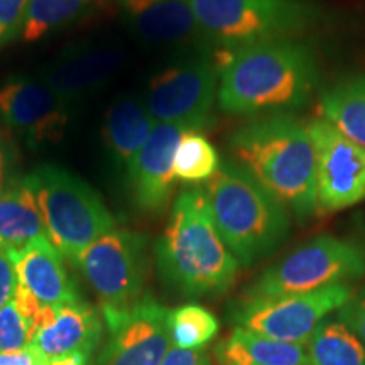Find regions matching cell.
<instances>
[{
    "label": "cell",
    "mask_w": 365,
    "mask_h": 365,
    "mask_svg": "<svg viewBox=\"0 0 365 365\" xmlns=\"http://www.w3.org/2000/svg\"><path fill=\"white\" fill-rule=\"evenodd\" d=\"M319 81L308 44L277 39L227 53L217 103L232 115H271L303 108Z\"/></svg>",
    "instance_id": "cell-1"
},
{
    "label": "cell",
    "mask_w": 365,
    "mask_h": 365,
    "mask_svg": "<svg viewBox=\"0 0 365 365\" xmlns=\"http://www.w3.org/2000/svg\"><path fill=\"white\" fill-rule=\"evenodd\" d=\"M228 144L234 161L299 220L317 212V156L308 124L287 113L262 115L240 125Z\"/></svg>",
    "instance_id": "cell-2"
},
{
    "label": "cell",
    "mask_w": 365,
    "mask_h": 365,
    "mask_svg": "<svg viewBox=\"0 0 365 365\" xmlns=\"http://www.w3.org/2000/svg\"><path fill=\"white\" fill-rule=\"evenodd\" d=\"M163 281L185 296H220L234 284L240 264L218 234L205 190H185L173 205L156 245Z\"/></svg>",
    "instance_id": "cell-3"
},
{
    "label": "cell",
    "mask_w": 365,
    "mask_h": 365,
    "mask_svg": "<svg viewBox=\"0 0 365 365\" xmlns=\"http://www.w3.org/2000/svg\"><path fill=\"white\" fill-rule=\"evenodd\" d=\"M205 195L218 234L240 266L262 261L289 235V210L235 161L222 163Z\"/></svg>",
    "instance_id": "cell-4"
},
{
    "label": "cell",
    "mask_w": 365,
    "mask_h": 365,
    "mask_svg": "<svg viewBox=\"0 0 365 365\" xmlns=\"http://www.w3.org/2000/svg\"><path fill=\"white\" fill-rule=\"evenodd\" d=\"M46 234L63 257L76 255L115 228V218L88 182L53 164L27 175Z\"/></svg>",
    "instance_id": "cell-5"
},
{
    "label": "cell",
    "mask_w": 365,
    "mask_h": 365,
    "mask_svg": "<svg viewBox=\"0 0 365 365\" xmlns=\"http://www.w3.org/2000/svg\"><path fill=\"white\" fill-rule=\"evenodd\" d=\"M198 33L227 53L277 39H294L318 21L299 0H188Z\"/></svg>",
    "instance_id": "cell-6"
},
{
    "label": "cell",
    "mask_w": 365,
    "mask_h": 365,
    "mask_svg": "<svg viewBox=\"0 0 365 365\" xmlns=\"http://www.w3.org/2000/svg\"><path fill=\"white\" fill-rule=\"evenodd\" d=\"M365 276V249L359 242L319 235L267 267L245 293V299L304 294Z\"/></svg>",
    "instance_id": "cell-7"
},
{
    "label": "cell",
    "mask_w": 365,
    "mask_h": 365,
    "mask_svg": "<svg viewBox=\"0 0 365 365\" xmlns=\"http://www.w3.org/2000/svg\"><path fill=\"white\" fill-rule=\"evenodd\" d=\"M100 301L103 318L129 312L144 296L148 239L113 228L73 259Z\"/></svg>",
    "instance_id": "cell-8"
},
{
    "label": "cell",
    "mask_w": 365,
    "mask_h": 365,
    "mask_svg": "<svg viewBox=\"0 0 365 365\" xmlns=\"http://www.w3.org/2000/svg\"><path fill=\"white\" fill-rule=\"evenodd\" d=\"M220 65L205 58L168 66L148 85L145 107L161 124H181L203 132L212 124Z\"/></svg>",
    "instance_id": "cell-9"
},
{
    "label": "cell",
    "mask_w": 365,
    "mask_h": 365,
    "mask_svg": "<svg viewBox=\"0 0 365 365\" xmlns=\"http://www.w3.org/2000/svg\"><path fill=\"white\" fill-rule=\"evenodd\" d=\"M352 294L349 284H336L304 294L244 299L235 312V322L237 327L266 339L304 345L319 323L339 312Z\"/></svg>",
    "instance_id": "cell-10"
},
{
    "label": "cell",
    "mask_w": 365,
    "mask_h": 365,
    "mask_svg": "<svg viewBox=\"0 0 365 365\" xmlns=\"http://www.w3.org/2000/svg\"><path fill=\"white\" fill-rule=\"evenodd\" d=\"M308 130L317 156V212H340L365 202V148L325 120H313Z\"/></svg>",
    "instance_id": "cell-11"
},
{
    "label": "cell",
    "mask_w": 365,
    "mask_h": 365,
    "mask_svg": "<svg viewBox=\"0 0 365 365\" xmlns=\"http://www.w3.org/2000/svg\"><path fill=\"white\" fill-rule=\"evenodd\" d=\"M70 100L43 78L16 76L0 88V118L27 144H56L71 120Z\"/></svg>",
    "instance_id": "cell-12"
},
{
    "label": "cell",
    "mask_w": 365,
    "mask_h": 365,
    "mask_svg": "<svg viewBox=\"0 0 365 365\" xmlns=\"http://www.w3.org/2000/svg\"><path fill=\"white\" fill-rule=\"evenodd\" d=\"M108 340L98 365H161L173 349L168 309L144 294L129 312L105 318Z\"/></svg>",
    "instance_id": "cell-13"
},
{
    "label": "cell",
    "mask_w": 365,
    "mask_h": 365,
    "mask_svg": "<svg viewBox=\"0 0 365 365\" xmlns=\"http://www.w3.org/2000/svg\"><path fill=\"white\" fill-rule=\"evenodd\" d=\"M190 127L158 122L143 149L127 166V185L135 207L149 215L166 210L175 191V153Z\"/></svg>",
    "instance_id": "cell-14"
},
{
    "label": "cell",
    "mask_w": 365,
    "mask_h": 365,
    "mask_svg": "<svg viewBox=\"0 0 365 365\" xmlns=\"http://www.w3.org/2000/svg\"><path fill=\"white\" fill-rule=\"evenodd\" d=\"M103 333L98 313L76 299L58 307H43L29 325L31 345L46 362L93 352Z\"/></svg>",
    "instance_id": "cell-15"
},
{
    "label": "cell",
    "mask_w": 365,
    "mask_h": 365,
    "mask_svg": "<svg viewBox=\"0 0 365 365\" xmlns=\"http://www.w3.org/2000/svg\"><path fill=\"white\" fill-rule=\"evenodd\" d=\"M17 282L33 293L43 307H58L81 299L75 282L68 276L63 255L51 244L48 235L27 244L26 247L9 250Z\"/></svg>",
    "instance_id": "cell-16"
},
{
    "label": "cell",
    "mask_w": 365,
    "mask_h": 365,
    "mask_svg": "<svg viewBox=\"0 0 365 365\" xmlns=\"http://www.w3.org/2000/svg\"><path fill=\"white\" fill-rule=\"evenodd\" d=\"M134 33L154 44H176L200 36L188 0H118Z\"/></svg>",
    "instance_id": "cell-17"
},
{
    "label": "cell",
    "mask_w": 365,
    "mask_h": 365,
    "mask_svg": "<svg viewBox=\"0 0 365 365\" xmlns=\"http://www.w3.org/2000/svg\"><path fill=\"white\" fill-rule=\"evenodd\" d=\"M122 65V53L113 48L70 49L41 76L59 95L73 98L98 88Z\"/></svg>",
    "instance_id": "cell-18"
},
{
    "label": "cell",
    "mask_w": 365,
    "mask_h": 365,
    "mask_svg": "<svg viewBox=\"0 0 365 365\" xmlns=\"http://www.w3.org/2000/svg\"><path fill=\"white\" fill-rule=\"evenodd\" d=\"M156 124L143 100L137 97L117 98L105 113L102 127L103 143L113 161L127 170Z\"/></svg>",
    "instance_id": "cell-19"
},
{
    "label": "cell",
    "mask_w": 365,
    "mask_h": 365,
    "mask_svg": "<svg viewBox=\"0 0 365 365\" xmlns=\"http://www.w3.org/2000/svg\"><path fill=\"white\" fill-rule=\"evenodd\" d=\"M44 235L43 217L27 178L11 180L0 190V250L22 249Z\"/></svg>",
    "instance_id": "cell-20"
},
{
    "label": "cell",
    "mask_w": 365,
    "mask_h": 365,
    "mask_svg": "<svg viewBox=\"0 0 365 365\" xmlns=\"http://www.w3.org/2000/svg\"><path fill=\"white\" fill-rule=\"evenodd\" d=\"M215 357L218 365H309L304 345L266 339L242 327L215 346Z\"/></svg>",
    "instance_id": "cell-21"
},
{
    "label": "cell",
    "mask_w": 365,
    "mask_h": 365,
    "mask_svg": "<svg viewBox=\"0 0 365 365\" xmlns=\"http://www.w3.org/2000/svg\"><path fill=\"white\" fill-rule=\"evenodd\" d=\"M318 115L346 139L365 148V71L340 78L323 91Z\"/></svg>",
    "instance_id": "cell-22"
},
{
    "label": "cell",
    "mask_w": 365,
    "mask_h": 365,
    "mask_svg": "<svg viewBox=\"0 0 365 365\" xmlns=\"http://www.w3.org/2000/svg\"><path fill=\"white\" fill-rule=\"evenodd\" d=\"M304 350L309 365H365V345L339 318L323 319Z\"/></svg>",
    "instance_id": "cell-23"
},
{
    "label": "cell",
    "mask_w": 365,
    "mask_h": 365,
    "mask_svg": "<svg viewBox=\"0 0 365 365\" xmlns=\"http://www.w3.org/2000/svg\"><path fill=\"white\" fill-rule=\"evenodd\" d=\"M100 2L102 0H31L19 34L21 39L24 43H36L53 31L80 19Z\"/></svg>",
    "instance_id": "cell-24"
},
{
    "label": "cell",
    "mask_w": 365,
    "mask_h": 365,
    "mask_svg": "<svg viewBox=\"0 0 365 365\" xmlns=\"http://www.w3.org/2000/svg\"><path fill=\"white\" fill-rule=\"evenodd\" d=\"M218 319L200 304H181L168 312V331L175 349L203 350L218 333Z\"/></svg>",
    "instance_id": "cell-25"
},
{
    "label": "cell",
    "mask_w": 365,
    "mask_h": 365,
    "mask_svg": "<svg viewBox=\"0 0 365 365\" xmlns=\"http://www.w3.org/2000/svg\"><path fill=\"white\" fill-rule=\"evenodd\" d=\"M222 163L218 150L200 130H188L182 134L175 153L176 180L182 182L210 181L220 170Z\"/></svg>",
    "instance_id": "cell-26"
},
{
    "label": "cell",
    "mask_w": 365,
    "mask_h": 365,
    "mask_svg": "<svg viewBox=\"0 0 365 365\" xmlns=\"http://www.w3.org/2000/svg\"><path fill=\"white\" fill-rule=\"evenodd\" d=\"M27 345H31L29 327L11 301L0 308V354L16 352Z\"/></svg>",
    "instance_id": "cell-27"
},
{
    "label": "cell",
    "mask_w": 365,
    "mask_h": 365,
    "mask_svg": "<svg viewBox=\"0 0 365 365\" xmlns=\"http://www.w3.org/2000/svg\"><path fill=\"white\" fill-rule=\"evenodd\" d=\"M31 0H0V49L21 34Z\"/></svg>",
    "instance_id": "cell-28"
},
{
    "label": "cell",
    "mask_w": 365,
    "mask_h": 365,
    "mask_svg": "<svg viewBox=\"0 0 365 365\" xmlns=\"http://www.w3.org/2000/svg\"><path fill=\"white\" fill-rule=\"evenodd\" d=\"M339 319L365 345V287L357 294L350 296V299L339 309Z\"/></svg>",
    "instance_id": "cell-29"
},
{
    "label": "cell",
    "mask_w": 365,
    "mask_h": 365,
    "mask_svg": "<svg viewBox=\"0 0 365 365\" xmlns=\"http://www.w3.org/2000/svg\"><path fill=\"white\" fill-rule=\"evenodd\" d=\"M17 289V276L11 259L4 250H0V308L14 299Z\"/></svg>",
    "instance_id": "cell-30"
},
{
    "label": "cell",
    "mask_w": 365,
    "mask_h": 365,
    "mask_svg": "<svg viewBox=\"0 0 365 365\" xmlns=\"http://www.w3.org/2000/svg\"><path fill=\"white\" fill-rule=\"evenodd\" d=\"M12 303L16 304L17 312H19L21 317L24 318L27 327L33 323L36 314H38L39 309L43 308V304L39 303V299L36 298L33 293H29L24 286H21L19 282H17V289H16V294H14Z\"/></svg>",
    "instance_id": "cell-31"
},
{
    "label": "cell",
    "mask_w": 365,
    "mask_h": 365,
    "mask_svg": "<svg viewBox=\"0 0 365 365\" xmlns=\"http://www.w3.org/2000/svg\"><path fill=\"white\" fill-rule=\"evenodd\" d=\"M161 365H212V360L205 350L171 349Z\"/></svg>",
    "instance_id": "cell-32"
},
{
    "label": "cell",
    "mask_w": 365,
    "mask_h": 365,
    "mask_svg": "<svg viewBox=\"0 0 365 365\" xmlns=\"http://www.w3.org/2000/svg\"><path fill=\"white\" fill-rule=\"evenodd\" d=\"M43 355L34 349L33 345H27L26 349L16 350V352L0 354V365H46Z\"/></svg>",
    "instance_id": "cell-33"
},
{
    "label": "cell",
    "mask_w": 365,
    "mask_h": 365,
    "mask_svg": "<svg viewBox=\"0 0 365 365\" xmlns=\"http://www.w3.org/2000/svg\"><path fill=\"white\" fill-rule=\"evenodd\" d=\"M9 170H11V156H9V149L4 139L0 137V190L11 181L9 178Z\"/></svg>",
    "instance_id": "cell-34"
},
{
    "label": "cell",
    "mask_w": 365,
    "mask_h": 365,
    "mask_svg": "<svg viewBox=\"0 0 365 365\" xmlns=\"http://www.w3.org/2000/svg\"><path fill=\"white\" fill-rule=\"evenodd\" d=\"M46 365H90L86 355H70V357H63L58 360H51Z\"/></svg>",
    "instance_id": "cell-35"
}]
</instances>
